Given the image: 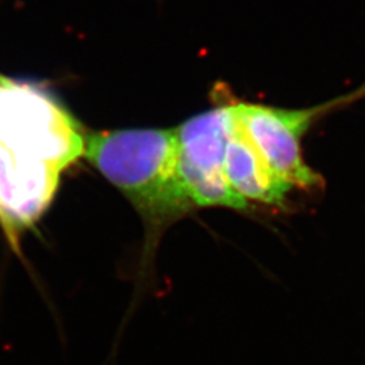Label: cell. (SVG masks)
I'll return each mask as SVG.
<instances>
[{"label":"cell","instance_id":"cell-3","mask_svg":"<svg viewBox=\"0 0 365 365\" xmlns=\"http://www.w3.org/2000/svg\"><path fill=\"white\" fill-rule=\"evenodd\" d=\"M215 90L211 108L175 128L179 176L195 211L221 207L250 212L253 207L230 187L225 172L226 146L235 119L233 96L226 88Z\"/></svg>","mask_w":365,"mask_h":365},{"label":"cell","instance_id":"cell-2","mask_svg":"<svg viewBox=\"0 0 365 365\" xmlns=\"http://www.w3.org/2000/svg\"><path fill=\"white\" fill-rule=\"evenodd\" d=\"M364 98L365 83L353 92L313 107L283 108L242 102L233 96V110L238 125L274 175L292 190L313 191L324 187V179L304 161V135L318 119Z\"/></svg>","mask_w":365,"mask_h":365},{"label":"cell","instance_id":"cell-4","mask_svg":"<svg viewBox=\"0 0 365 365\" xmlns=\"http://www.w3.org/2000/svg\"><path fill=\"white\" fill-rule=\"evenodd\" d=\"M86 135L51 95L0 76V145L66 170L84 153Z\"/></svg>","mask_w":365,"mask_h":365},{"label":"cell","instance_id":"cell-5","mask_svg":"<svg viewBox=\"0 0 365 365\" xmlns=\"http://www.w3.org/2000/svg\"><path fill=\"white\" fill-rule=\"evenodd\" d=\"M61 170L0 145V230L16 255L21 240L52 205Z\"/></svg>","mask_w":365,"mask_h":365},{"label":"cell","instance_id":"cell-6","mask_svg":"<svg viewBox=\"0 0 365 365\" xmlns=\"http://www.w3.org/2000/svg\"><path fill=\"white\" fill-rule=\"evenodd\" d=\"M225 172L230 187L252 207L253 205L277 209L287 207L288 195L292 188L267 165L238 125L235 115L226 146Z\"/></svg>","mask_w":365,"mask_h":365},{"label":"cell","instance_id":"cell-1","mask_svg":"<svg viewBox=\"0 0 365 365\" xmlns=\"http://www.w3.org/2000/svg\"><path fill=\"white\" fill-rule=\"evenodd\" d=\"M83 157L111 182L144 225V267L155 257L165 230L192 211L178 170L175 128L93 131Z\"/></svg>","mask_w":365,"mask_h":365}]
</instances>
